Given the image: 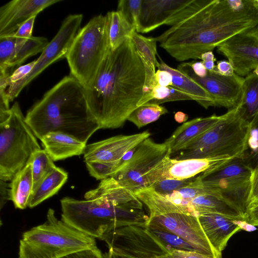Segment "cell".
Returning <instances> with one entry per match:
<instances>
[{"label": "cell", "instance_id": "1", "mask_svg": "<svg viewBox=\"0 0 258 258\" xmlns=\"http://www.w3.org/2000/svg\"><path fill=\"white\" fill-rule=\"evenodd\" d=\"M254 0H208L192 15L154 37L172 57L182 61L202 54L258 24Z\"/></svg>", "mask_w": 258, "mask_h": 258}, {"label": "cell", "instance_id": "2", "mask_svg": "<svg viewBox=\"0 0 258 258\" xmlns=\"http://www.w3.org/2000/svg\"><path fill=\"white\" fill-rule=\"evenodd\" d=\"M144 64L131 39L109 49L90 86L88 105L100 129L120 127L143 95Z\"/></svg>", "mask_w": 258, "mask_h": 258}, {"label": "cell", "instance_id": "3", "mask_svg": "<svg viewBox=\"0 0 258 258\" xmlns=\"http://www.w3.org/2000/svg\"><path fill=\"white\" fill-rule=\"evenodd\" d=\"M27 123L37 139L61 132L87 143L99 126L90 111L84 87L74 77H64L29 110Z\"/></svg>", "mask_w": 258, "mask_h": 258}, {"label": "cell", "instance_id": "4", "mask_svg": "<svg viewBox=\"0 0 258 258\" xmlns=\"http://www.w3.org/2000/svg\"><path fill=\"white\" fill-rule=\"evenodd\" d=\"M61 220L81 232L100 240L117 227L147 223L143 204L138 199L118 205L101 199L78 200L66 197L60 200Z\"/></svg>", "mask_w": 258, "mask_h": 258}, {"label": "cell", "instance_id": "5", "mask_svg": "<svg viewBox=\"0 0 258 258\" xmlns=\"http://www.w3.org/2000/svg\"><path fill=\"white\" fill-rule=\"evenodd\" d=\"M251 134L250 122L239 104L221 115L220 119L184 149L176 159L218 157L233 159L246 156Z\"/></svg>", "mask_w": 258, "mask_h": 258}, {"label": "cell", "instance_id": "6", "mask_svg": "<svg viewBox=\"0 0 258 258\" xmlns=\"http://www.w3.org/2000/svg\"><path fill=\"white\" fill-rule=\"evenodd\" d=\"M96 246L95 238L58 219L50 208L44 223L23 233L19 242V258H62Z\"/></svg>", "mask_w": 258, "mask_h": 258}, {"label": "cell", "instance_id": "7", "mask_svg": "<svg viewBox=\"0 0 258 258\" xmlns=\"http://www.w3.org/2000/svg\"><path fill=\"white\" fill-rule=\"evenodd\" d=\"M109 49L106 15L96 16L79 31L66 57L70 75L89 87Z\"/></svg>", "mask_w": 258, "mask_h": 258}, {"label": "cell", "instance_id": "8", "mask_svg": "<svg viewBox=\"0 0 258 258\" xmlns=\"http://www.w3.org/2000/svg\"><path fill=\"white\" fill-rule=\"evenodd\" d=\"M37 138L15 102L8 117L0 121V180L11 181L32 154L41 149Z\"/></svg>", "mask_w": 258, "mask_h": 258}, {"label": "cell", "instance_id": "9", "mask_svg": "<svg viewBox=\"0 0 258 258\" xmlns=\"http://www.w3.org/2000/svg\"><path fill=\"white\" fill-rule=\"evenodd\" d=\"M150 136L151 133L145 131L130 135H117L87 145L83 154L90 174L101 180L111 177L125 155Z\"/></svg>", "mask_w": 258, "mask_h": 258}, {"label": "cell", "instance_id": "10", "mask_svg": "<svg viewBox=\"0 0 258 258\" xmlns=\"http://www.w3.org/2000/svg\"><path fill=\"white\" fill-rule=\"evenodd\" d=\"M171 156L164 142L158 143L149 138L142 142L111 176L121 186L135 192L144 187L145 176L167 156Z\"/></svg>", "mask_w": 258, "mask_h": 258}, {"label": "cell", "instance_id": "11", "mask_svg": "<svg viewBox=\"0 0 258 258\" xmlns=\"http://www.w3.org/2000/svg\"><path fill=\"white\" fill-rule=\"evenodd\" d=\"M82 20V14L70 15L66 18L56 34L36 60L35 64L30 74L7 88V93L10 102L47 67L66 57L74 39L80 30Z\"/></svg>", "mask_w": 258, "mask_h": 258}, {"label": "cell", "instance_id": "12", "mask_svg": "<svg viewBox=\"0 0 258 258\" xmlns=\"http://www.w3.org/2000/svg\"><path fill=\"white\" fill-rule=\"evenodd\" d=\"M178 70L187 75L199 83L212 96L215 105L229 109L240 104L242 96L244 78L235 73L231 76L220 75L215 70L208 71L207 76H196L186 62L178 67Z\"/></svg>", "mask_w": 258, "mask_h": 258}, {"label": "cell", "instance_id": "13", "mask_svg": "<svg viewBox=\"0 0 258 258\" xmlns=\"http://www.w3.org/2000/svg\"><path fill=\"white\" fill-rule=\"evenodd\" d=\"M148 222L161 225L190 244L196 250L213 258H222L214 249L197 216L169 213L149 217Z\"/></svg>", "mask_w": 258, "mask_h": 258}, {"label": "cell", "instance_id": "14", "mask_svg": "<svg viewBox=\"0 0 258 258\" xmlns=\"http://www.w3.org/2000/svg\"><path fill=\"white\" fill-rule=\"evenodd\" d=\"M231 159L212 157L178 160L167 156L145 176L143 187L164 178H192Z\"/></svg>", "mask_w": 258, "mask_h": 258}, {"label": "cell", "instance_id": "15", "mask_svg": "<svg viewBox=\"0 0 258 258\" xmlns=\"http://www.w3.org/2000/svg\"><path fill=\"white\" fill-rule=\"evenodd\" d=\"M217 51L227 58L235 73L242 77L258 66V39L249 31L230 38L217 47Z\"/></svg>", "mask_w": 258, "mask_h": 258}, {"label": "cell", "instance_id": "16", "mask_svg": "<svg viewBox=\"0 0 258 258\" xmlns=\"http://www.w3.org/2000/svg\"><path fill=\"white\" fill-rule=\"evenodd\" d=\"M61 0H14L0 8V37L13 35L25 22Z\"/></svg>", "mask_w": 258, "mask_h": 258}, {"label": "cell", "instance_id": "17", "mask_svg": "<svg viewBox=\"0 0 258 258\" xmlns=\"http://www.w3.org/2000/svg\"><path fill=\"white\" fill-rule=\"evenodd\" d=\"M191 0H143L137 32L148 33L168 25L173 17Z\"/></svg>", "mask_w": 258, "mask_h": 258}, {"label": "cell", "instance_id": "18", "mask_svg": "<svg viewBox=\"0 0 258 258\" xmlns=\"http://www.w3.org/2000/svg\"><path fill=\"white\" fill-rule=\"evenodd\" d=\"M198 218L209 241L221 256L231 237L243 229L244 224L246 223L217 213H206Z\"/></svg>", "mask_w": 258, "mask_h": 258}, {"label": "cell", "instance_id": "19", "mask_svg": "<svg viewBox=\"0 0 258 258\" xmlns=\"http://www.w3.org/2000/svg\"><path fill=\"white\" fill-rule=\"evenodd\" d=\"M206 185L234 208L245 221L249 210L251 178L219 181Z\"/></svg>", "mask_w": 258, "mask_h": 258}, {"label": "cell", "instance_id": "20", "mask_svg": "<svg viewBox=\"0 0 258 258\" xmlns=\"http://www.w3.org/2000/svg\"><path fill=\"white\" fill-rule=\"evenodd\" d=\"M221 115L215 114L198 117L178 126L165 142L169 147L171 156L184 149L205 132L214 125Z\"/></svg>", "mask_w": 258, "mask_h": 258}, {"label": "cell", "instance_id": "21", "mask_svg": "<svg viewBox=\"0 0 258 258\" xmlns=\"http://www.w3.org/2000/svg\"><path fill=\"white\" fill-rule=\"evenodd\" d=\"M44 150L53 161L84 154L86 143L61 132H50L40 140Z\"/></svg>", "mask_w": 258, "mask_h": 258}, {"label": "cell", "instance_id": "22", "mask_svg": "<svg viewBox=\"0 0 258 258\" xmlns=\"http://www.w3.org/2000/svg\"><path fill=\"white\" fill-rule=\"evenodd\" d=\"M182 212L197 217L206 213H217L245 221L234 208L213 192L195 198L183 208Z\"/></svg>", "mask_w": 258, "mask_h": 258}, {"label": "cell", "instance_id": "23", "mask_svg": "<svg viewBox=\"0 0 258 258\" xmlns=\"http://www.w3.org/2000/svg\"><path fill=\"white\" fill-rule=\"evenodd\" d=\"M253 167L246 156L231 159L207 170L199 177L204 184L219 181L251 178Z\"/></svg>", "mask_w": 258, "mask_h": 258}, {"label": "cell", "instance_id": "24", "mask_svg": "<svg viewBox=\"0 0 258 258\" xmlns=\"http://www.w3.org/2000/svg\"><path fill=\"white\" fill-rule=\"evenodd\" d=\"M158 70L170 73L172 77V85L175 87L190 95L193 100L205 108L215 106L213 99L210 94L199 83L184 73L170 67L162 59L158 62Z\"/></svg>", "mask_w": 258, "mask_h": 258}, {"label": "cell", "instance_id": "25", "mask_svg": "<svg viewBox=\"0 0 258 258\" xmlns=\"http://www.w3.org/2000/svg\"><path fill=\"white\" fill-rule=\"evenodd\" d=\"M68 173L55 166L49 172L33 190L28 207L33 208L55 195L66 182Z\"/></svg>", "mask_w": 258, "mask_h": 258}, {"label": "cell", "instance_id": "26", "mask_svg": "<svg viewBox=\"0 0 258 258\" xmlns=\"http://www.w3.org/2000/svg\"><path fill=\"white\" fill-rule=\"evenodd\" d=\"M33 185L31 165L28 163L15 175L9 184L10 200L16 208L23 210L28 207Z\"/></svg>", "mask_w": 258, "mask_h": 258}, {"label": "cell", "instance_id": "27", "mask_svg": "<svg viewBox=\"0 0 258 258\" xmlns=\"http://www.w3.org/2000/svg\"><path fill=\"white\" fill-rule=\"evenodd\" d=\"M106 15L109 48L115 50L131 38L136 29L117 10L108 12Z\"/></svg>", "mask_w": 258, "mask_h": 258}, {"label": "cell", "instance_id": "28", "mask_svg": "<svg viewBox=\"0 0 258 258\" xmlns=\"http://www.w3.org/2000/svg\"><path fill=\"white\" fill-rule=\"evenodd\" d=\"M239 105L245 118L250 123L258 113V77L252 72L244 78Z\"/></svg>", "mask_w": 258, "mask_h": 258}, {"label": "cell", "instance_id": "29", "mask_svg": "<svg viewBox=\"0 0 258 258\" xmlns=\"http://www.w3.org/2000/svg\"><path fill=\"white\" fill-rule=\"evenodd\" d=\"M168 112L163 106L147 102L136 108L129 115L127 120L138 128L157 120L161 115Z\"/></svg>", "mask_w": 258, "mask_h": 258}, {"label": "cell", "instance_id": "30", "mask_svg": "<svg viewBox=\"0 0 258 258\" xmlns=\"http://www.w3.org/2000/svg\"><path fill=\"white\" fill-rule=\"evenodd\" d=\"M131 39L140 57L150 67L155 73V68L158 63L156 58L157 54V41L154 37H146L135 31L131 36Z\"/></svg>", "mask_w": 258, "mask_h": 258}, {"label": "cell", "instance_id": "31", "mask_svg": "<svg viewBox=\"0 0 258 258\" xmlns=\"http://www.w3.org/2000/svg\"><path fill=\"white\" fill-rule=\"evenodd\" d=\"M168 248L164 244L157 243L137 249H130L123 254L110 250L103 254L104 258H166Z\"/></svg>", "mask_w": 258, "mask_h": 258}, {"label": "cell", "instance_id": "32", "mask_svg": "<svg viewBox=\"0 0 258 258\" xmlns=\"http://www.w3.org/2000/svg\"><path fill=\"white\" fill-rule=\"evenodd\" d=\"M49 42L46 37L31 36L17 51L9 65L8 71L12 72L14 68L19 67L28 58L42 52Z\"/></svg>", "mask_w": 258, "mask_h": 258}, {"label": "cell", "instance_id": "33", "mask_svg": "<svg viewBox=\"0 0 258 258\" xmlns=\"http://www.w3.org/2000/svg\"><path fill=\"white\" fill-rule=\"evenodd\" d=\"M53 162L44 149L37 150L32 154L28 163L31 165L33 190L40 181L56 166Z\"/></svg>", "mask_w": 258, "mask_h": 258}, {"label": "cell", "instance_id": "34", "mask_svg": "<svg viewBox=\"0 0 258 258\" xmlns=\"http://www.w3.org/2000/svg\"><path fill=\"white\" fill-rule=\"evenodd\" d=\"M147 224L152 233L172 248L176 250L197 251L190 244L161 225L151 222H148Z\"/></svg>", "mask_w": 258, "mask_h": 258}, {"label": "cell", "instance_id": "35", "mask_svg": "<svg viewBox=\"0 0 258 258\" xmlns=\"http://www.w3.org/2000/svg\"><path fill=\"white\" fill-rule=\"evenodd\" d=\"M186 100H193L190 95L175 87L157 84L153 88L148 102L160 105L168 102Z\"/></svg>", "mask_w": 258, "mask_h": 258}, {"label": "cell", "instance_id": "36", "mask_svg": "<svg viewBox=\"0 0 258 258\" xmlns=\"http://www.w3.org/2000/svg\"><path fill=\"white\" fill-rule=\"evenodd\" d=\"M16 53L15 37L13 35L0 37V73L9 72V65Z\"/></svg>", "mask_w": 258, "mask_h": 258}, {"label": "cell", "instance_id": "37", "mask_svg": "<svg viewBox=\"0 0 258 258\" xmlns=\"http://www.w3.org/2000/svg\"><path fill=\"white\" fill-rule=\"evenodd\" d=\"M142 1L120 0L117 4V10L135 28L136 32L139 26Z\"/></svg>", "mask_w": 258, "mask_h": 258}, {"label": "cell", "instance_id": "38", "mask_svg": "<svg viewBox=\"0 0 258 258\" xmlns=\"http://www.w3.org/2000/svg\"><path fill=\"white\" fill-rule=\"evenodd\" d=\"M196 177L187 179L164 178L154 182L148 187L160 195L166 196L188 185Z\"/></svg>", "mask_w": 258, "mask_h": 258}, {"label": "cell", "instance_id": "39", "mask_svg": "<svg viewBox=\"0 0 258 258\" xmlns=\"http://www.w3.org/2000/svg\"><path fill=\"white\" fill-rule=\"evenodd\" d=\"M36 17H32L23 24L13 35L16 38V52L25 42L32 36L33 28Z\"/></svg>", "mask_w": 258, "mask_h": 258}, {"label": "cell", "instance_id": "40", "mask_svg": "<svg viewBox=\"0 0 258 258\" xmlns=\"http://www.w3.org/2000/svg\"><path fill=\"white\" fill-rule=\"evenodd\" d=\"M258 204V162L253 167L251 176L249 209Z\"/></svg>", "mask_w": 258, "mask_h": 258}, {"label": "cell", "instance_id": "41", "mask_svg": "<svg viewBox=\"0 0 258 258\" xmlns=\"http://www.w3.org/2000/svg\"><path fill=\"white\" fill-rule=\"evenodd\" d=\"M62 258H104V257L97 246L76 251Z\"/></svg>", "mask_w": 258, "mask_h": 258}, {"label": "cell", "instance_id": "42", "mask_svg": "<svg viewBox=\"0 0 258 258\" xmlns=\"http://www.w3.org/2000/svg\"><path fill=\"white\" fill-rule=\"evenodd\" d=\"M166 258H213L195 251H185L170 249Z\"/></svg>", "mask_w": 258, "mask_h": 258}, {"label": "cell", "instance_id": "43", "mask_svg": "<svg viewBox=\"0 0 258 258\" xmlns=\"http://www.w3.org/2000/svg\"><path fill=\"white\" fill-rule=\"evenodd\" d=\"M250 136L254 135L255 134H257V139L255 143L252 146H254L252 149V152L250 155V158H248L253 168L258 162V113L250 122ZM252 146L251 148H252Z\"/></svg>", "mask_w": 258, "mask_h": 258}, {"label": "cell", "instance_id": "44", "mask_svg": "<svg viewBox=\"0 0 258 258\" xmlns=\"http://www.w3.org/2000/svg\"><path fill=\"white\" fill-rule=\"evenodd\" d=\"M157 84L161 86L168 87L172 85V77L170 73L165 70H158L155 73Z\"/></svg>", "mask_w": 258, "mask_h": 258}, {"label": "cell", "instance_id": "45", "mask_svg": "<svg viewBox=\"0 0 258 258\" xmlns=\"http://www.w3.org/2000/svg\"><path fill=\"white\" fill-rule=\"evenodd\" d=\"M215 71L220 75L225 76H231L235 74L232 64L229 61L226 60L218 61Z\"/></svg>", "mask_w": 258, "mask_h": 258}, {"label": "cell", "instance_id": "46", "mask_svg": "<svg viewBox=\"0 0 258 258\" xmlns=\"http://www.w3.org/2000/svg\"><path fill=\"white\" fill-rule=\"evenodd\" d=\"M203 64L208 71L215 70L216 65L215 62L216 60L212 51H209L202 54L200 57Z\"/></svg>", "mask_w": 258, "mask_h": 258}, {"label": "cell", "instance_id": "47", "mask_svg": "<svg viewBox=\"0 0 258 258\" xmlns=\"http://www.w3.org/2000/svg\"><path fill=\"white\" fill-rule=\"evenodd\" d=\"M186 63L198 77L204 78L207 76L208 71L206 69L202 61H193Z\"/></svg>", "mask_w": 258, "mask_h": 258}, {"label": "cell", "instance_id": "48", "mask_svg": "<svg viewBox=\"0 0 258 258\" xmlns=\"http://www.w3.org/2000/svg\"><path fill=\"white\" fill-rule=\"evenodd\" d=\"M1 209L10 200L9 184L6 181L0 180Z\"/></svg>", "mask_w": 258, "mask_h": 258}, {"label": "cell", "instance_id": "49", "mask_svg": "<svg viewBox=\"0 0 258 258\" xmlns=\"http://www.w3.org/2000/svg\"><path fill=\"white\" fill-rule=\"evenodd\" d=\"M245 222L248 225L258 226V204L249 209Z\"/></svg>", "mask_w": 258, "mask_h": 258}, {"label": "cell", "instance_id": "50", "mask_svg": "<svg viewBox=\"0 0 258 258\" xmlns=\"http://www.w3.org/2000/svg\"><path fill=\"white\" fill-rule=\"evenodd\" d=\"M187 118L188 115L181 111L177 112L174 114L175 120L179 123H182L185 121Z\"/></svg>", "mask_w": 258, "mask_h": 258}, {"label": "cell", "instance_id": "51", "mask_svg": "<svg viewBox=\"0 0 258 258\" xmlns=\"http://www.w3.org/2000/svg\"><path fill=\"white\" fill-rule=\"evenodd\" d=\"M249 32L258 39V24Z\"/></svg>", "mask_w": 258, "mask_h": 258}, {"label": "cell", "instance_id": "52", "mask_svg": "<svg viewBox=\"0 0 258 258\" xmlns=\"http://www.w3.org/2000/svg\"><path fill=\"white\" fill-rule=\"evenodd\" d=\"M252 72L257 77H258V66L256 67Z\"/></svg>", "mask_w": 258, "mask_h": 258}]
</instances>
